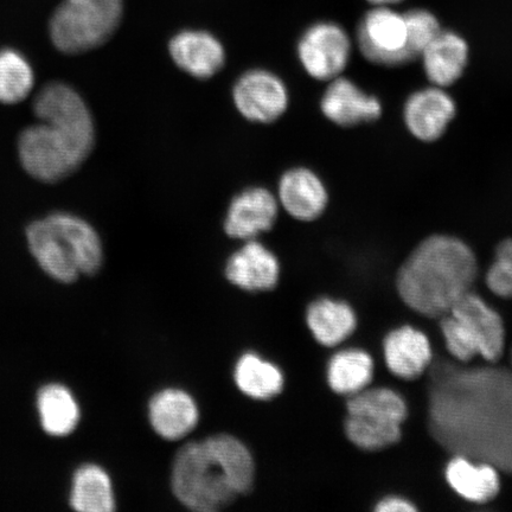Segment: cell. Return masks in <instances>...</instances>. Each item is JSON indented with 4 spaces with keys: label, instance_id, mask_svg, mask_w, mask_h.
Wrapping results in <instances>:
<instances>
[{
    "label": "cell",
    "instance_id": "obj_1",
    "mask_svg": "<svg viewBox=\"0 0 512 512\" xmlns=\"http://www.w3.org/2000/svg\"><path fill=\"white\" fill-rule=\"evenodd\" d=\"M432 380L435 439L456 456L512 472V371L440 363Z\"/></svg>",
    "mask_w": 512,
    "mask_h": 512
},
{
    "label": "cell",
    "instance_id": "obj_2",
    "mask_svg": "<svg viewBox=\"0 0 512 512\" xmlns=\"http://www.w3.org/2000/svg\"><path fill=\"white\" fill-rule=\"evenodd\" d=\"M32 108L38 123L19 134V160L36 181L59 183L75 174L93 152L92 112L82 96L61 81L42 87Z\"/></svg>",
    "mask_w": 512,
    "mask_h": 512
},
{
    "label": "cell",
    "instance_id": "obj_3",
    "mask_svg": "<svg viewBox=\"0 0 512 512\" xmlns=\"http://www.w3.org/2000/svg\"><path fill=\"white\" fill-rule=\"evenodd\" d=\"M255 465L247 446L219 434L179 450L172 466V490L188 509L214 512L252 490Z\"/></svg>",
    "mask_w": 512,
    "mask_h": 512
},
{
    "label": "cell",
    "instance_id": "obj_4",
    "mask_svg": "<svg viewBox=\"0 0 512 512\" xmlns=\"http://www.w3.org/2000/svg\"><path fill=\"white\" fill-rule=\"evenodd\" d=\"M478 265L475 253L454 236L425 239L408 256L398 277L403 300L427 317H444L471 292Z\"/></svg>",
    "mask_w": 512,
    "mask_h": 512
},
{
    "label": "cell",
    "instance_id": "obj_5",
    "mask_svg": "<svg viewBox=\"0 0 512 512\" xmlns=\"http://www.w3.org/2000/svg\"><path fill=\"white\" fill-rule=\"evenodd\" d=\"M30 253L44 273L63 284L98 273L104 248L98 232L82 217L56 211L31 222L25 232Z\"/></svg>",
    "mask_w": 512,
    "mask_h": 512
},
{
    "label": "cell",
    "instance_id": "obj_6",
    "mask_svg": "<svg viewBox=\"0 0 512 512\" xmlns=\"http://www.w3.org/2000/svg\"><path fill=\"white\" fill-rule=\"evenodd\" d=\"M123 12L124 0H64L50 18V40L63 54L88 53L112 38Z\"/></svg>",
    "mask_w": 512,
    "mask_h": 512
},
{
    "label": "cell",
    "instance_id": "obj_7",
    "mask_svg": "<svg viewBox=\"0 0 512 512\" xmlns=\"http://www.w3.org/2000/svg\"><path fill=\"white\" fill-rule=\"evenodd\" d=\"M448 351L460 362L480 355L490 362L501 357L504 326L498 313L471 292L459 300L441 320Z\"/></svg>",
    "mask_w": 512,
    "mask_h": 512
},
{
    "label": "cell",
    "instance_id": "obj_8",
    "mask_svg": "<svg viewBox=\"0 0 512 512\" xmlns=\"http://www.w3.org/2000/svg\"><path fill=\"white\" fill-rule=\"evenodd\" d=\"M407 415L405 401L387 388L363 389L348 401L345 431L364 450H380L400 439Z\"/></svg>",
    "mask_w": 512,
    "mask_h": 512
},
{
    "label": "cell",
    "instance_id": "obj_9",
    "mask_svg": "<svg viewBox=\"0 0 512 512\" xmlns=\"http://www.w3.org/2000/svg\"><path fill=\"white\" fill-rule=\"evenodd\" d=\"M356 40L364 59L376 66L400 67L414 61L405 14L392 6H374L368 11L358 25Z\"/></svg>",
    "mask_w": 512,
    "mask_h": 512
},
{
    "label": "cell",
    "instance_id": "obj_10",
    "mask_svg": "<svg viewBox=\"0 0 512 512\" xmlns=\"http://www.w3.org/2000/svg\"><path fill=\"white\" fill-rule=\"evenodd\" d=\"M298 57L312 79L330 82L349 66L352 42L341 25L318 22L306 29L298 42Z\"/></svg>",
    "mask_w": 512,
    "mask_h": 512
},
{
    "label": "cell",
    "instance_id": "obj_11",
    "mask_svg": "<svg viewBox=\"0 0 512 512\" xmlns=\"http://www.w3.org/2000/svg\"><path fill=\"white\" fill-rule=\"evenodd\" d=\"M233 100L243 118L252 123L272 124L286 113L290 94L278 75L265 69H252L236 81Z\"/></svg>",
    "mask_w": 512,
    "mask_h": 512
},
{
    "label": "cell",
    "instance_id": "obj_12",
    "mask_svg": "<svg viewBox=\"0 0 512 512\" xmlns=\"http://www.w3.org/2000/svg\"><path fill=\"white\" fill-rule=\"evenodd\" d=\"M457 115V102L446 88L433 86L419 89L403 105V123L415 139L437 142Z\"/></svg>",
    "mask_w": 512,
    "mask_h": 512
},
{
    "label": "cell",
    "instance_id": "obj_13",
    "mask_svg": "<svg viewBox=\"0 0 512 512\" xmlns=\"http://www.w3.org/2000/svg\"><path fill=\"white\" fill-rule=\"evenodd\" d=\"M320 110L332 124L350 128L379 120L383 106L377 96L363 91L356 82L339 76L325 89Z\"/></svg>",
    "mask_w": 512,
    "mask_h": 512
},
{
    "label": "cell",
    "instance_id": "obj_14",
    "mask_svg": "<svg viewBox=\"0 0 512 512\" xmlns=\"http://www.w3.org/2000/svg\"><path fill=\"white\" fill-rule=\"evenodd\" d=\"M278 214L279 202L270 190L248 188L230 202L224 232L233 239L254 240L256 236L270 232Z\"/></svg>",
    "mask_w": 512,
    "mask_h": 512
},
{
    "label": "cell",
    "instance_id": "obj_15",
    "mask_svg": "<svg viewBox=\"0 0 512 512\" xmlns=\"http://www.w3.org/2000/svg\"><path fill=\"white\" fill-rule=\"evenodd\" d=\"M169 51L176 66L198 80L213 78L226 64V51L222 43L207 31L179 32L172 37Z\"/></svg>",
    "mask_w": 512,
    "mask_h": 512
},
{
    "label": "cell",
    "instance_id": "obj_16",
    "mask_svg": "<svg viewBox=\"0 0 512 512\" xmlns=\"http://www.w3.org/2000/svg\"><path fill=\"white\" fill-rule=\"evenodd\" d=\"M278 195L288 215L303 222L318 220L329 204V192L322 178L303 166L281 176Z\"/></svg>",
    "mask_w": 512,
    "mask_h": 512
},
{
    "label": "cell",
    "instance_id": "obj_17",
    "mask_svg": "<svg viewBox=\"0 0 512 512\" xmlns=\"http://www.w3.org/2000/svg\"><path fill=\"white\" fill-rule=\"evenodd\" d=\"M280 265L270 249L255 240H248L227 261L226 277L241 290L264 292L278 284Z\"/></svg>",
    "mask_w": 512,
    "mask_h": 512
},
{
    "label": "cell",
    "instance_id": "obj_18",
    "mask_svg": "<svg viewBox=\"0 0 512 512\" xmlns=\"http://www.w3.org/2000/svg\"><path fill=\"white\" fill-rule=\"evenodd\" d=\"M419 57L431 85L447 88L464 75L470 48L457 32L441 30Z\"/></svg>",
    "mask_w": 512,
    "mask_h": 512
},
{
    "label": "cell",
    "instance_id": "obj_19",
    "mask_svg": "<svg viewBox=\"0 0 512 512\" xmlns=\"http://www.w3.org/2000/svg\"><path fill=\"white\" fill-rule=\"evenodd\" d=\"M149 419L163 439L175 441L188 435L200 419L194 399L181 389H165L150 401Z\"/></svg>",
    "mask_w": 512,
    "mask_h": 512
},
{
    "label": "cell",
    "instance_id": "obj_20",
    "mask_svg": "<svg viewBox=\"0 0 512 512\" xmlns=\"http://www.w3.org/2000/svg\"><path fill=\"white\" fill-rule=\"evenodd\" d=\"M384 357L392 373L412 380L424 373L432 360V350L424 334L405 326L388 335L384 341Z\"/></svg>",
    "mask_w": 512,
    "mask_h": 512
},
{
    "label": "cell",
    "instance_id": "obj_21",
    "mask_svg": "<svg viewBox=\"0 0 512 512\" xmlns=\"http://www.w3.org/2000/svg\"><path fill=\"white\" fill-rule=\"evenodd\" d=\"M37 411L44 432L51 437H67L79 425V403L63 384L49 383L38 390Z\"/></svg>",
    "mask_w": 512,
    "mask_h": 512
},
{
    "label": "cell",
    "instance_id": "obj_22",
    "mask_svg": "<svg viewBox=\"0 0 512 512\" xmlns=\"http://www.w3.org/2000/svg\"><path fill=\"white\" fill-rule=\"evenodd\" d=\"M70 507L80 512H111L115 509L112 480L99 465L85 464L75 471Z\"/></svg>",
    "mask_w": 512,
    "mask_h": 512
},
{
    "label": "cell",
    "instance_id": "obj_23",
    "mask_svg": "<svg viewBox=\"0 0 512 512\" xmlns=\"http://www.w3.org/2000/svg\"><path fill=\"white\" fill-rule=\"evenodd\" d=\"M446 477L453 490L467 501L485 503L498 494V473L489 464H475L457 456L448 464Z\"/></svg>",
    "mask_w": 512,
    "mask_h": 512
},
{
    "label": "cell",
    "instance_id": "obj_24",
    "mask_svg": "<svg viewBox=\"0 0 512 512\" xmlns=\"http://www.w3.org/2000/svg\"><path fill=\"white\" fill-rule=\"evenodd\" d=\"M236 386L255 400H270L283 392L284 375L275 364L258 355H243L234 370Z\"/></svg>",
    "mask_w": 512,
    "mask_h": 512
},
{
    "label": "cell",
    "instance_id": "obj_25",
    "mask_svg": "<svg viewBox=\"0 0 512 512\" xmlns=\"http://www.w3.org/2000/svg\"><path fill=\"white\" fill-rule=\"evenodd\" d=\"M306 318L312 335L326 347L343 342L356 326V318L350 307L330 299L311 304Z\"/></svg>",
    "mask_w": 512,
    "mask_h": 512
},
{
    "label": "cell",
    "instance_id": "obj_26",
    "mask_svg": "<svg viewBox=\"0 0 512 512\" xmlns=\"http://www.w3.org/2000/svg\"><path fill=\"white\" fill-rule=\"evenodd\" d=\"M35 87V72L30 61L14 48L0 49V104L17 105Z\"/></svg>",
    "mask_w": 512,
    "mask_h": 512
},
{
    "label": "cell",
    "instance_id": "obj_27",
    "mask_svg": "<svg viewBox=\"0 0 512 512\" xmlns=\"http://www.w3.org/2000/svg\"><path fill=\"white\" fill-rule=\"evenodd\" d=\"M373 376V360L360 350L339 352L328 369L330 387L339 394H356L368 386Z\"/></svg>",
    "mask_w": 512,
    "mask_h": 512
},
{
    "label": "cell",
    "instance_id": "obj_28",
    "mask_svg": "<svg viewBox=\"0 0 512 512\" xmlns=\"http://www.w3.org/2000/svg\"><path fill=\"white\" fill-rule=\"evenodd\" d=\"M408 30V47L413 59H418L422 51L441 32L438 18L424 9H414L405 14Z\"/></svg>",
    "mask_w": 512,
    "mask_h": 512
},
{
    "label": "cell",
    "instance_id": "obj_29",
    "mask_svg": "<svg viewBox=\"0 0 512 512\" xmlns=\"http://www.w3.org/2000/svg\"><path fill=\"white\" fill-rule=\"evenodd\" d=\"M486 283L497 296L512 298V239L499 243Z\"/></svg>",
    "mask_w": 512,
    "mask_h": 512
},
{
    "label": "cell",
    "instance_id": "obj_30",
    "mask_svg": "<svg viewBox=\"0 0 512 512\" xmlns=\"http://www.w3.org/2000/svg\"><path fill=\"white\" fill-rule=\"evenodd\" d=\"M416 508L412 503L398 497H388L377 504L376 511L379 512H412Z\"/></svg>",
    "mask_w": 512,
    "mask_h": 512
},
{
    "label": "cell",
    "instance_id": "obj_31",
    "mask_svg": "<svg viewBox=\"0 0 512 512\" xmlns=\"http://www.w3.org/2000/svg\"><path fill=\"white\" fill-rule=\"evenodd\" d=\"M368 2L374 6H393L401 3L402 0H368Z\"/></svg>",
    "mask_w": 512,
    "mask_h": 512
},
{
    "label": "cell",
    "instance_id": "obj_32",
    "mask_svg": "<svg viewBox=\"0 0 512 512\" xmlns=\"http://www.w3.org/2000/svg\"><path fill=\"white\" fill-rule=\"evenodd\" d=\"M511 363H512V351H511Z\"/></svg>",
    "mask_w": 512,
    "mask_h": 512
}]
</instances>
